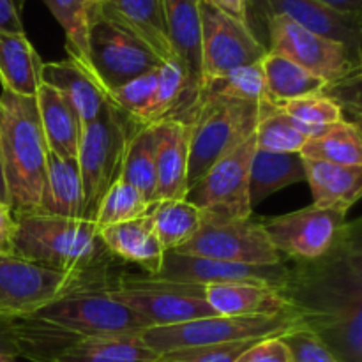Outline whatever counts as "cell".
Here are the masks:
<instances>
[{"instance_id":"52a82bcc","label":"cell","mask_w":362,"mask_h":362,"mask_svg":"<svg viewBox=\"0 0 362 362\" xmlns=\"http://www.w3.org/2000/svg\"><path fill=\"white\" fill-rule=\"evenodd\" d=\"M112 292L117 300L147 324V329L168 327L218 315L205 300V285L197 283L124 274L112 283Z\"/></svg>"},{"instance_id":"ffe728a7","label":"cell","mask_w":362,"mask_h":362,"mask_svg":"<svg viewBox=\"0 0 362 362\" xmlns=\"http://www.w3.org/2000/svg\"><path fill=\"white\" fill-rule=\"evenodd\" d=\"M205 300L221 317H278L292 315L278 288L260 283L205 285Z\"/></svg>"},{"instance_id":"4dcf8cb0","label":"cell","mask_w":362,"mask_h":362,"mask_svg":"<svg viewBox=\"0 0 362 362\" xmlns=\"http://www.w3.org/2000/svg\"><path fill=\"white\" fill-rule=\"evenodd\" d=\"M262 67L269 99L276 106L304 95L318 94L329 87L322 78L315 76L313 73L278 53L267 52V55L262 59Z\"/></svg>"},{"instance_id":"ac0fdd59","label":"cell","mask_w":362,"mask_h":362,"mask_svg":"<svg viewBox=\"0 0 362 362\" xmlns=\"http://www.w3.org/2000/svg\"><path fill=\"white\" fill-rule=\"evenodd\" d=\"M156 134L154 200H186L191 124L161 120L152 124Z\"/></svg>"},{"instance_id":"d590c367","label":"cell","mask_w":362,"mask_h":362,"mask_svg":"<svg viewBox=\"0 0 362 362\" xmlns=\"http://www.w3.org/2000/svg\"><path fill=\"white\" fill-rule=\"evenodd\" d=\"M318 134L311 127L286 115L278 106L265 113L255 129L257 148L269 152H300L306 141Z\"/></svg>"},{"instance_id":"ee69618b","label":"cell","mask_w":362,"mask_h":362,"mask_svg":"<svg viewBox=\"0 0 362 362\" xmlns=\"http://www.w3.org/2000/svg\"><path fill=\"white\" fill-rule=\"evenodd\" d=\"M16 219L9 205L0 202V255H13V239Z\"/></svg>"},{"instance_id":"836d02e7","label":"cell","mask_w":362,"mask_h":362,"mask_svg":"<svg viewBox=\"0 0 362 362\" xmlns=\"http://www.w3.org/2000/svg\"><path fill=\"white\" fill-rule=\"evenodd\" d=\"M200 94L207 95V98L228 99V101L258 103V105L269 103V105H272L267 94V87H265L262 60L257 64H251V66L230 71L228 74H223L219 78L204 81L200 85Z\"/></svg>"},{"instance_id":"30bf717a","label":"cell","mask_w":362,"mask_h":362,"mask_svg":"<svg viewBox=\"0 0 362 362\" xmlns=\"http://www.w3.org/2000/svg\"><path fill=\"white\" fill-rule=\"evenodd\" d=\"M175 253L246 265H278L283 262L260 221L226 218L204 211L198 232L193 239L177 247Z\"/></svg>"},{"instance_id":"7bdbcfd3","label":"cell","mask_w":362,"mask_h":362,"mask_svg":"<svg viewBox=\"0 0 362 362\" xmlns=\"http://www.w3.org/2000/svg\"><path fill=\"white\" fill-rule=\"evenodd\" d=\"M23 0H0V32L25 34L20 7Z\"/></svg>"},{"instance_id":"1f68e13d","label":"cell","mask_w":362,"mask_h":362,"mask_svg":"<svg viewBox=\"0 0 362 362\" xmlns=\"http://www.w3.org/2000/svg\"><path fill=\"white\" fill-rule=\"evenodd\" d=\"M147 214L165 251H175L193 239L202 223V211L187 200L152 202Z\"/></svg>"},{"instance_id":"8fae6325","label":"cell","mask_w":362,"mask_h":362,"mask_svg":"<svg viewBox=\"0 0 362 362\" xmlns=\"http://www.w3.org/2000/svg\"><path fill=\"white\" fill-rule=\"evenodd\" d=\"M267 52L278 53L322 78L327 85H336L361 74V59L346 46L306 30L286 16H269Z\"/></svg>"},{"instance_id":"277c9868","label":"cell","mask_w":362,"mask_h":362,"mask_svg":"<svg viewBox=\"0 0 362 362\" xmlns=\"http://www.w3.org/2000/svg\"><path fill=\"white\" fill-rule=\"evenodd\" d=\"M16 219L13 255L64 272L98 269L108 255L99 228L87 219L27 214Z\"/></svg>"},{"instance_id":"681fc988","label":"cell","mask_w":362,"mask_h":362,"mask_svg":"<svg viewBox=\"0 0 362 362\" xmlns=\"http://www.w3.org/2000/svg\"><path fill=\"white\" fill-rule=\"evenodd\" d=\"M0 362H16V357L6 356V354H0Z\"/></svg>"},{"instance_id":"5b68a950","label":"cell","mask_w":362,"mask_h":362,"mask_svg":"<svg viewBox=\"0 0 362 362\" xmlns=\"http://www.w3.org/2000/svg\"><path fill=\"white\" fill-rule=\"evenodd\" d=\"M274 105L228 101L207 98L198 92V103L187 124H191L187 189L197 184L221 156L255 133L258 122Z\"/></svg>"},{"instance_id":"484cf974","label":"cell","mask_w":362,"mask_h":362,"mask_svg":"<svg viewBox=\"0 0 362 362\" xmlns=\"http://www.w3.org/2000/svg\"><path fill=\"white\" fill-rule=\"evenodd\" d=\"M42 83L55 88L59 94H62L71 103L83 126L94 120L103 110L105 103L108 101L98 81L73 59L48 64L45 62Z\"/></svg>"},{"instance_id":"f546056e","label":"cell","mask_w":362,"mask_h":362,"mask_svg":"<svg viewBox=\"0 0 362 362\" xmlns=\"http://www.w3.org/2000/svg\"><path fill=\"white\" fill-rule=\"evenodd\" d=\"M158 354L144 345L140 334L88 338L64 350L52 362H154Z\"/></svg>"},{"instance_id":"74e56055","label":"cell","mask_w":362,"mask_h":362,"mask_svg":"<svg viewBox=\"0 0 362 362\" xmlns=\"http://www.w3.org/2000/svg\"><path fill=\"white\" fill-rule=\"evenodd\" d=\"M278 108L283 110L292 119L299 120L304 126L315 129L317 133H320L327 126H332V124L343 120L341 106L325 90L281 103Z\"/></svg>"},{"instance_id":"7c38bea8","label":"cell","mask_w":362,"mask_h":362,"mask_svg":"<svg viewBox=\"0 0 362 362\" xmlns=\"http://www.w3.org/2000/svg\"><path fill=\"white\" fill-rule=\"evenodd\" d=\"M255 151L257 140L253 133L221 156L209 172L187 189L186 200L204 212L226 218H251L250 170Z\"/></svg>"},{"instance_id":"d4e9b609","label":"cell","mask_w":362,"mask_h":362,"mask_svg":"<svg viewBox=\"0 0 362 362\" xmlns=\"http://www.w3.org/2000/svg\"><path fill=\"white\" fill-rule=\"evenodd\" d=\"M42 59L25 34L0 32V85L21 98H35L42 85Z\"/></svg>"},{"instance_id":"d6a6232c","label":"cell","mask_w":362,"mask_h":362,"mask_svg":"<svg viewBox=\"0 0 362 362\" xmlns=\"http://www.w3.org/2000/svg\"><path fill=\"white\" fill-rule=\"evenodd\" d=\"M120 180L136 187L152 204L156 193V134L152 126H141L131 134Z\"/></svg>"},{"instance_id":"7dc6e473","label":"cell","mask_w":362,"mask_h":362,"mask_svg":"<svg viewBox=\"0 0 362 362\" xmlns=\"http://www.w3.org/2000/svg\"><path fill=\"white\" fill-rule=\"evenodd\" d=\"M334 9L343 11V13L362 14V0H320Z\"/></svg>"},{"instance_id":"8d00e7d4","label":"cell","mask_w":362,"mask_h":362,"mask_svg":"<svg viewBox=\"0 0 362 362\" xmlns=\"http://www.w3.org/2000/svg\"><path fill=\"white\" fill-rule=\"evenodd\" d=\"M148 205L151 202L136 187L124 180H117L99 204L94 223L98 225V228H105V226L131 221V219L147 214Z\"/></svg>"},{"instance_id":"60d3db41","label":"cell","mask_w":362,"mask_h":362,"mask_svg":"<svg viewBox=\"0 0 362 362\" xmlns=\"http://www.w3.org/2000/svg\"><path fill=\"white\" fill-rule=\"evenodd\" d=\"M290 350V362H339L331 350L303 327H296L281 336Z\"/></svg>"},{"instance_id":"f35d334b","label":"cell","mask_w":362,"mask_h":362,"mask_svg":"<svg viewBox=\"0 0 362 362\" xmlns=\"http://www.w3.org/2000/svg\"><path fill=\"white\" fill-rule=\"evenodd\" d=\"M156 87H158V69H152L148 73L133 78L120 87L113 88L106 98L112 105L127 113L136 122L138 117L144 113V110L151 103Z\"/></svg>"},{"instance_id":"4fadbf2b","label":"cell","mask_w":362,"mask_h":362,"mask_svg":"<svg viewBox=\"0 0 362 362\" xmlns=\"http://www.w3.org/2000/svg\"><path fill=\"white\" fill-rule=\"evenodd\" d=\"M202 83L257 64L267 55V46L251 25L221 13L200 0Z\"/></svg>"},{"instance_id":"ab89813d","label":"cell","mask_w":362,"mask_h":362,"mask_svg":"<svg viewBox=\"0 0 362 362\" xmlns=\"http://www.w3.org/2000/svg\"><path fill=\"white\" fill-rule=\"evenodd\" d=\"M258 341V339H257ZM255 341H237L226 345L187 346L158 354L154 362H235L237 357Z\"/></svg>"},{"instance_id":"7a4b0ae2","label":"cell","mask_w":362,"mask_h":362,"mask_svg":"<svg viewBox=\"0 0 362 362\" xmlns=\"http://www.w3.org/2000/svg\"><path fill=\"white\" fill-rule=\"evenodd\" d=\"M14 329L18 357L52 362L83 339L140 334L147 324L115 299L105 269L98 267L39 310L16 315Z\"/></svg>"},{"instance_id":"bcb514c9","label":"cell","mask_w":362,"mask_h":362,"mask_svg":"<svg viewBox=\"0 0 362 362\" xmlns=\"http://www.w3.org/2000/svg\"><path fill=\"white\" fill-rule=\"evenodd\" d=\"M221 13L247 23V0H204Z\"/></svg>"},{"instance_id":"9a60e30c","label":"cell","mask_w":362,"mask_h":362,"mask_svg":"<svg viewBox=\"0 0 362 362\" xmlns=\"http://www.w3.org/2000/svg\"><path fill=\"white\" fill-rule=\"evenodd\" d=\"M88 272L55 271L16 255H0V313H32L78 285Z\"/></svg>"},{"instance_id":"b9f144b4","label":"cell","mask_w":362,"mask_h":362,"mask_svg":"<svg viewBox=\"0 0 362 362\" xmlns=\"http://www.w3.org/2000/svg\"><path fill=\"white\" fill-rule=\"evenodd\" d=\"M235 362H290V350L281 336H271L251 343Z\"/></svg>"},{"instance_id":"83f0119b","label":"cell","mask_w":362,"mask_h":362,"mask_svg":"<svg viewBox=\"0 0 362 362\" xmlns=\"http://www.w3.org/2000/svg\"><path fill=\"white\" fill-rule=\"evenodd\" d=\"M304 180L306 168L300 152H269L257 148L250 170L251 207H257L276 191Z\"/></svg>"},{"instance_id":"f1b7e54d","label":"cell","mask_w":362,"mask_h":362,"mask_svg":"<svg viewBox=\"0 0 362 362\" xmlns=\"http://www.w3.org/2000/svg\"><path fill=\"white\" fill-rule=\"evenodd\" d=\"M304 159L341 166H362V133L357 122L339 120L306 141L300 151Z\"/></svg>"},{"instance_id":"5bb4252c","label":"cell","mask_w":362,"mask_h":362,"mask_svg":"<svg viewBox=\"0 0 362 362\" xmlns=\"http://www.w3.org/2000/svg\"><path fill=\"white\" fill-rule=\"evenodd\" d=\"M279 255L292 262L315 260L336 246L346 226V212L310 205L276 218L260 219Z\"/></svg>"},{"instance_id":"44dd1931","label":"cell","mask_w":362,"mask_h":362,"mask_svg":"<svg viewBox=\"0 0 362 362\" xmlns=\"http://www.w3.org/2000/svg\"><path fill=\"white\" fill-rule=\"evenodd\" d=\"M99 239L108 255L140 265L147 276H158L161 271L165 250L159 244L148 214L99 228Z\"/></svg>"},{"instance_id":"e575fe53","label":"cell","mask_w":362,"mask_h":362,"mask_svg":"<svg viewBox=\"0 0 362 362\" xmlns=\"http://www.w3.org/2000/svg\"><path fill=\"white\" fill-rule=\"evenodd\" d=\"M42 2L66 32V49L69 59L80 64L90 74L87 32L88 20L98 0H42Z\"/></svg>"},{"instance_id":"c3c4849f","label":"cell","mask_w":362,"mask_h":362,"mask_svg":"<svg viewBox=\"0 0 362 362\" xmlns=\"http://www.w3.org/2000/svg\"><path fill=\"white\" fill-rule=\"evenodd\" d=\"M0 202L7 205V189H6V179H4L2 159H0Z\"/></svg>"},{"instance_id":"603a6c76","label":"cell","mask_w":362,"mask_h":362,"mask_svg":"<svg viewBox=\"0 0 362 362\" xmlns=\"http://www.w3.org/2000/svg\"><path fill=\"white\" fill-rule=\"evenodd\" d=\"M306 182L315 207L349 212L362 194V166H341L304 159Z\"/></svg>"},{"instance_id":"3957f363","label":"cell","mask_w":362,"mask_h":362,"mask_svg":"<svg viewBox=\"0 0 362 362\" xmlns=\"http://www.w3.org/2000/svg\"><path fill=\"white\" fill-rule=\"evenodd\" d=\"M46 147L35 98L0 92V159L14 218L35 214L46 175Z\"/></svg>"},{"instance_id":"7402d4cb","label":"cell","mask_w":362,"mask_h":362,"mask_svg":"<svg viewBox=\"0 0 362 362\" xmlns=\"http://www.w3.org/2000/svg\"><path fill=\"white\" fill-rule=\"evenodd\" d=\"M35 105L48 151L62 159H78L83 124L71 103L42 83L35 94Z\"/></svg>"},{"instance_id":"d6986e66","label":"cell","mask_w":362,"mask_h":362,"mask_svg":"<svg viewBox=\"0 0 362 362\" xmlns=\"http://www.w3.org/2000/svg\"><path fill=\"white\" fill-rule=\"evenodd\" d=\"M99 13L133 32L159 59H172L165 0H98Z\"/></svg>"},{"instance_id":"e0dca14e","label":"cell","mask_w":362,"mask_h":362,"mask_svg":"<svg viewBox=\"0 0 362 362\" xmlns=\"http://www.w3.org/2000/svg\"><path fill=\"white\" fill-rule=\"evenodd\" d=\"M288 274V265H246L233 262L214 260V258L180 255L165 251L161 271L158 278L172 281L212 285V283H260V285L279 288Z\"/></svg>"},{"instance_id":"f6af8a7d","label":"cell","mask_w":362,"mask_h":362,"mask_svg":"<svg viewBox=\"0 0 362 362\" xmlns=\"http://www.w3.org/2000/svg\"><path fill=\"white\" fill-rule=\"evenodd\" d=\"M0 354L18 359V339L14 329V315L0 313Z\"/></svg>"},{"instance_id":"8992f818","label":"cell","mask_w":362,"mask_h":362,"mask_svg":"<svg viewBox=\"0 0 362 362\" xmlns=\"http://www.w3.org/2000/svg\"><path fill=\"white\" fill-rule=\"evenodd\" d=\"M138 124L110 101L94 120L85 124L78 148L83 219L94 221L99 204L110 187L120 180L131 134Z\"/></svg>"},{"instance_id":"ba28073f","label":"cell","mask_w":362,"mask_h":362,"mask_svg":"<svg viewBox=\"0 0 362 362\" xmlns=\"http://www.w3.org/2000/svg\"><path fill=\"white\" fill-rule=\"evenodd\" d=\"M299 327L292 315L278 317H207L168 327H151L140 332L145 346L156 354L187 346L226 345L237 341H257V339L283 336Z\"/></svg>"},{"instance_id":"2e32d148","label":"cell","mask_w":362,"mask_h":362,"mask_svg":"<svg viewBox=\"0 0 362 362\" xmlns=\"http://www.w3.org/2000/svg\"><path fill=\"white\" fill-rule=\"evenodd\" d=\"M250 13L262 20L286 16L313 34L346 46L359 59L362 55V14L343 13L320 0H247V20Z\"/></svg>"},{"instance_id":"6da1fadb","label":"cell","mask_w":362,"mask_h":362,"mask_svg":"<svg viewBox=\"0 0 362 362\" xmlns=\"http://www.w3.org/2000/svg\"><path fill=\"white\" fill-rule=\"evenodd\" d=\"M279 293L299 327L313 332L339 362H362V239L346 223L329 253L292 262Z\"/></svg>"},{"instance_id":"cb8c5ba5","label":"cell","mask_w":362,"mask_h":362,"mask_svg":"<svg viewBox=\"0 0 362 362\" xmlns=\"http://www.w3.org/2000/svg\"><path fill=\"white\" fill-rule=\"evenodd\" d=\"M37 214L83 219V189L78 159H62L48 151Z\"/></svg>"},{"instance_id":"9c48e42d","label":"cell","mask_w":362,"mask_h":362,"mask_svg":"<svg viewBox=\"0 0 362 362\" xmlns=\"http://www.w3.org/2000/svg\"><path fill=\"white\" fill-rule=\"evenodd\" d=\"M87 48L92 78L106 95L113 88L158 69L163 64L140 37L99 13L98 2L88 20Z\"/></svg>"},{"instance_id":"4316f807","label":"cell","mask_w":362,"mask_h":362,"mask_svg":"<svg viewBox=\"0 0 362 362\" xmlns=\"http://www.w3.org/2000/svg\"><path fill=\"white\" fill-rule=\"evenodd\" d=\"M165 16L173 55L202 85L200 0H165Z\"/></svg>"}]
</instances>
